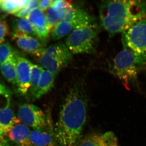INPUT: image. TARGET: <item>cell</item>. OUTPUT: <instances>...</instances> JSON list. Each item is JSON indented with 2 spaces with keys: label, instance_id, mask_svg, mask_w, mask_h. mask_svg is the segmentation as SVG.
I'll list each match as a JSON object with an SVG mask.
<instances>
[{
  "label": "cell",
  "instance_id": "obj_3",
  "mask_svg": "<svg viewBox=\"0 0 146 146\" xmlns=\"http://www.w3.org/2000/svg\"><path fill=\"white\" fill-rule=\"evenodd\" d=\"M143 66L140 59L131 51L123 48L111 63L110 72L127 89L137 81L139 70Z\"/></svg>",
  "mask_w": 146,
  "mask_h": 146
},
{
  "label": "cell",
  "instance_id": "obj_25",
  "mask_svg": "<svg viewBox=\"0 0 146 146\" xmlns=\"http://www.w3.org/2000/svg\"><path fill=\"white\" fill-rule=\"evenodd\" d=\"M52 1L51 0H42L39 1V8L42 11L47 10L51 5Z\"/></svg>",
  "mask_w": 146,
  "mask_h": 146
},
{
  "label": "cell",
  "instance_id": "obj_4",
  "mask_svg": "<svg viewBox=\"0 0 146 146\" xmlns=\"http://www.w3.org/2000/svg\"><path fill=\"white\" fill-rule=\"evenodd\" d=\"M98 30L95 23L73 30L65 39V45L72 54H92L96 52Z\"/></svg>",
  "mask_w": 146,
  "mask_h": 146
},
{
  "label": "cell",
  "instance_id": "obj_7",
  "mask_svg": "<svg viewBox=\"0 0 146 146\" xmlns=\"http://www.w3.org/2000/svg\"><path fill=\"white\" fill-rule=\"evenodd\" d=\"M17 117L20 121L34 130H46L52 128L48 117L38 106L25 103L18 107Z\"/></svg>",
  "mask_w": 146,
  "mask_h": 146
},
{
  "label": "cell",
  "instance_id": "obj_9",
  "mask_svg": "<svg viewBox=\"0 0 146 146\" xmlns=\"http://www.w3.org/2000/svg\"><path fill=\"white\" fill-rule=\"evenodd\" d=\"M16 86L22 96L28 94L30 88L31 72L32 63L21 56H16Z\"/></svg>",
  "mask_w": 146,
  "mask_h": 146
},
{
  "label": "cell",
  "instance_id": "obj_23",
  "mask_svg": "<svg viewBox=\"0 0 146 146\" xmlns=\"http://www.w3.org/2000/svg\"><path fill=\"white\" fill-rule=\"evenodd\" d=\"M39 1L29 0L26 5L15 14L20 18H26L32 10L39 7Z\"/></svg>",
  "mask_w": 146,
  "mask_h": 146
},
{
  "label": "cell",
  "instance_id": "obj_10",
  "mask_svg": "<svg viewBox=\"0 0 146 146\" xmlns=\"http://www.w3.org/2000/svg\"><path fill=\"white\" fill-rule=\"evenodd\" d=\"M34 29L35 35L44 45L48 41L50 31L47 25L46 14L39 8L32 10L26 18Z\"/></svg>",
  "mask_w": 146,
  "mask_h": 146
},
{
  "label": "cell",
  "instance_id": "obj_13",
  "mask_svg": "<svg viewBox=\"0 0 146 146\" xmlns=\"http://www.w3.org/2000/svg\"><path fill=\"white\" fill-rule=\"evenodd\" d=\"M29 128L22 123L11 129L5 135L14 146H33L29 140Z\"/></svg>",
  "mask_w": 146,
  "mask_h": 146
},
{
  "label": "cell",
  "instance_id": "obj_12",
  "mask_svg": "<svg viewBox=\"0 0 146 146\" xmlns=\"http://www.w3.org/2000/svg\"><path fill=\"white\" fill-rule=\"evenodd\" d=\"M13 36L18 46L25 52L39 57L45 50L44 45L33 36L19 33H13Z\"/></svg>",
  "mask_w": 146,
  "mask_h": 146
},
{
  "label": "cell",
  "instance_id": "obj_17",
  "mask_svg": "<svg viewBox=\"0 0 146 146\" xmlns=\"http://www.w3.org/2000/svg\"><path fill=\"white\" fill-rule=\"evenodd\" d=\"M68 8H59L50 6L46 14L47 25L48 29L51 32L54 27L61 21H64L67 13L72 6Z\"/></svg>",
  "mask_w": 146,
  "mask_h": 146
},
{
  "label": "cell",
  "instance_id": "obj_24",
  "mask_svg": "<svg viewBox=\"0 0 146 146\" xmlns=\"http://www.w3.org/2000/svg\"><path fill=\"white\" fill-rule=\"evenodd\" d=\"M9 33L8 25L5 21L0 19V44L3 43L5 37Z\"/></svg>",
  "mask_w": 146,
  "mask_h": 146
},
{
  "label": "cell",
  "instance_id": "obj_6",
  "mask_svg": "<svg viewBox=\"0 0 146 146\" xmlns=\"http://www.w3.org/2000/svg\"><path fill=\"white\" fill-rule=\"evenodd\" d=\"M124 48L130 50L146 65V18L138 21L122 33Z\"/></svg>",
  "mask_w": 146,
  "mask_h": 146
},
{
  "label": "cell",
  "instance_id": "obj_22",
  "mask_svg": "<svg viewBox=\"0 0 146 146\" xmlns=\"http://www.w3.org/2000/svg\"><path fill=\"white\" fill-rule=\"evenodd\" d=\"M14 55L13 48L8 43L3 42L0 44V64L4 63Z\"/></svg>",
  "mask_w": 146,
  "mask_h": 146
},
{
  "label": "cell",
  "instance_id": "obj_20",
  "mask_svg": "<svg viewBox=\"0 0 146 146\" xmlns=\"http://www.w3.org/2000/svg\"><path fill=\"white\" fill-rule=\"evenodd\" d=\"M14 33L27 35L33 36L35 35L34 29L26 18L15 19L13 22Z\"/></svg>",
  "mask_w": 146,
  "mask_h": 146
},
{
  "label": "cell",
  "instance_id": "obj_21",
  "mask_svg": "<svg viewBox=\"0 0 146 146\" xmlns=\"http://www.w3.org/2000/svg\"><path fill=\"white\" fill-rule=\"evenodd\" d=\"M44 70V68L41 65L32 63L31 72L30 88L28 94H30V96L31 99L37 89L41 74Z\"/></svg>",
  "mask_w": 146,
  "mask_h": 146
},
{
  "label": "cell",
  "instance_id": "obj_16",
  "mask_svg": "<svg viewBox=\"0 0 146 146\" xmlns=\"http://www.w3.org/2000/svg\"><path fill=\"white\" fill-rule=\"evenodd\" d=\"M20 123L21 121L11 107L10 100L8 98L5 106L0 108V125L5 133L14 125Z\"/></svg>",
  "mask_w": 146,
  "mask_h": 146
},
{
  "label": "cell",
  "instance_id": "obj_1",
  "mask_svg": "<svg viewBox=\"0 0 146 146\" xmlns=\"http://www.w3.org/2000/svg\"><path fill=\"white\" fill-rule=\"evenodd\" d=\"M87 102L81 88L74 86L67 94L54 127L59 146H76L82 137L87 116Z\"/></svg>",
  "mask_w": 146,
  "mask_h": 146
},
{
  "label": "cell",
  "instance_id": "obj_19",
  "mask_svg": "<svg viewBox=\"0 0 146 146\" xmlns=\"http://www.w3.org/2000/svg\"><path fill=\"white\" fill-rule=\"evenodd\" d=\"M28 0H0V9L5 13L15 14L23 8Z\"/></svg>",
  "mask_w": 146,
  "mask_h": 146
},
{
  "label": "cell",
  "instance_id": "obj_5",
  "mask_svg": "<svg viewBox=\"0 0 146 146\" xmlns=\"http://www.w3.org/2000/svg\"><path fill=\"white\" fill-rule=\"evenodd\" d=\"M39 57L41 66L56 76L70 63L72 55L65 44L58 42L45 48Z\"/></svg>",
  "mask_w": 146,
  "mask_h": 146
},
{
  "label": "cell",
  "instance_id": "obj_27",
  "mask_svg": "<svg viewBox=\"0 0 146 146\" xmlns=\"http://www.w3.org/2000/svg\"><path fill=\"white\" fill-rule=\"evenodd\" d=\"M4 134V131L2 127L1 126V125H0V136H2V135H3Z\"/></svg>",
  "mask_w": 146,
  "mask_h": 146
},
{
  "label": "cell",
  "instance_id": "obj_26",
  "mask_svg": "<svg viewBox=\"0 0 146 146\" xmlns=\"http://www.w3.org/2000/svg\"><path fill=\"white\" fill-rule=\"evenodd\" d=\"M0 95H3L7 98H9L10 93L6 88L0 83Z\"/></svg>",
  "mask_w": 146,
  "mask_h": 146
},
{
  "label": "cell",
  "instance_id": "obj_14",
  "mask_svg": "<svg viewBox=\"0 0 146 146\" xmlns=\"http://www.w3.org/2000/svg\"><path fill=\"white\" fill-rule=\"evenodd\" d=\"M29 138L33 146H59L55 137L54 127L46 130L31 131Z\"/></svg>",
  "mask_w": 146,
  "mask_h": 146
},
{
  "label": "cell",
  "instance_id": "obj_2",
  "mask_svg": "<svg viewBox=\"0 0 146 146\" xmlns=\"http://www.w3.org/2000/svg\"><path fill=\"white\" fill-rule=\"evenodd\" d=\"M98 10L102 26L110 36L122 33L146 18V4L140 1H104L99 5Z\"/></svg>",
  "mask_w": 146,
  "mask_h": 146
},
{
  "label": "cell",
  "instance_id": "obj_8",
  "mask_svg": "<svg viewBox=\"0 0 146 146\" xmlns=\"http://www.w3.org/2000/svg\"><path fill=\"white\" fill-rule=\"evenodd\" d=\"M94 23V20L87 12L78 9L72 19L61 21L54 27L51 33L52 39L57 41L70 34L76 29Z\"/></svg>",
  "mask_w": 146,
  "mask_h": 146
},
{
  "label": "cell",
  "instance_id": "obj_15",
  "mask_svg": "<svg viewBox=\"0 0 146 146\" xmlns=\"http://www.w3.org/2000/svg\"><path fill=\"white\" fill-rule=\"evenodd\" d=\"M56 76L51 72L44 69L41 74L39 84L32 100H35L40 98L48 93L54 85Z\"/></svg>",
  "mask_w": 146,
  "mask_h": 146
},
{
  "label": "cell",
  "instance_id": "obj_18",
  "mask_svg": "<svg viewBox=\"0 0 146 146\" xmlns=\"http://www.w3.org/2000/svg\"><path fill=\"white\" fill-rule=\"evenodd\" d=\"M16 56L14 55L0 64V70L3 75L9 82L16 85Z\"/></svg>",
  "mask_w": 146,
  "mask_h": 146
},
{
  "label": "cell",
  "instance_id": "obj_11",
  "mask_svg": "<svg viewBox=\"0 0 146 146\" xmlns=\"http://www.w3.org/2000/svg\"><path fill=\"white\" fill-rule=\"evenodd\" d=\"M76 146H119L115 133L108 131L104 133H90L82 137Z\"/></svg>",
  "mask_w": 146,
  "mask_h": 146
}]
</instances>
